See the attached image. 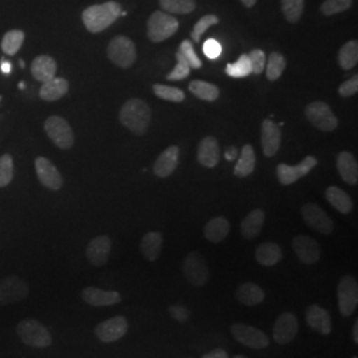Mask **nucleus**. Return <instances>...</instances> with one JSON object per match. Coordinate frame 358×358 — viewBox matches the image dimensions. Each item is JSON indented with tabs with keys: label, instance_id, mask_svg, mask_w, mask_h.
I'll use <instances>...</instances> for the list:
<instances>
[{
	"label": "nucleus",
	"instance_id": "nucleus-1",
	"mask_svg": "<svg viewBox=\"0 0 358 358\" xmlns=\"http://www.w3.org/2000/svg\"><path fill=\"white\" fill-rule=\"evenodd\" d=\"M121 6L117 1H106L103 4L90 6L81 15L83 23L92 34H100L112 26L121 16Z\"/></svg>",
	"mask_w": 358,
	"mask_h": 358
},
{
	"label": "nucleus",
	"instance_id": "nucleus-2",
	"mask_svg": "<svg viewBox=\"0 0 358 358\" xmlns=\"http://www.w3.org/2000/svg\"><path fill=\"white\" fill-rule=\"evenodd\" d=\"M152 121L149 105L140 99H130L120 110V122L137 136H143Z\"/></svg>",
	"mask_w": 358,
	"mask_h": 358
},
{
	"label": "nucleus",
	"instance_id": "nucleus-3",
	"mask_svg": "<svg viewBox=\"0 0 358 358\" xmlns=\"http://www.w3.org/2000/svg\"><path fill=\"white\" fill-rule=\"evenodd\" d=\"M16 333L23 344L32 348H48L52 344L51 333L35 319L20 321L16 325Z\"/></svg>",
	"mask_w": 358,
	"mask_h": 358
},
{
	"label": "nucleus",
	"instance_id": "nucleus-4",
	"mask_svg": "<svg viewBox=\"0 0 358 358\" xmlns=\"http://www.w3.org/2000/svg\"><path fill=\"white\" fill-rule=\"evenodd\" d=\"M106 52L109 60L122 69L130 68L137 60L136 44L130 38L122 35L110 40Z\"/></svg>",
	"mask_w": 358,
	"mask_h": 358
},
{
	"label": "nucleus",
	"instance_id": "nucleus-5",
	"mask_svg": "<svg viewBox=\"0 0 358 358\" xmlns=\"http://www.w3.org/2000/svg\"><path fill=\"white\" fill-rule=\"evenodd\" d=\"M44 130L57 148L68 150L75 143V133L68 121L60 115H51L44 122Z\"/></svg>",
	"mask_w": 358,
	"mask_h": 358
},
{
	"label": "nucleus",
	"instance_id": "nucleus-6",
	"mask_svg": "<svg viewBox=\"0 0 358 358\" xmlns=\"http://www.w3.org/2000/svg\"><path fill=\"white\" fill-rule=\"evenodd\" d=\"M178 20L170 13L155 11L148 20V38L153 43H161L171 38L178 31Z\"/></svg>",
	"mask_w": 358,
	"mask_h": 358
},
{
	"label": "nucleus",
	"instance_id": "nucleus-7",
	"mask_svg": "<svg viewBox=\"0 0 358 358\" xmlns=\"http://www.w3.org/2000/svg\"><path fill=\"white\" fill-rule=\"evenodd\" d=\"M338 310L344 317H349L355 313L358 306V282L353 276L346 275L341 278L337 287Z\"/></svg>",
	"mask_w": 358,
	"mask_h": 358
},
{
	"label": "nucleus",
	"instance_id": "nucleus-8",
	"mask_svg": "<svg viewBox=\"0 0 358 358\" xmlns=\"http://www.w3.org/2000/svg\"><path fill=\"white\" fill-rule=\"evenodd\" d=\"M308 121L321 131H333L338 127V120L331 106L324 101L309 103L306 108Z\"/></svg>",
	"mask_w": 358,
	"mask_h": 358
},
{
	"label": "nucleus",
	"instance_id": "nucleus-9",
	"mask_svg": "<svg viewBox=\"0 0 358 358\" xmlns=\"http://www.w3.org/2000/svg\"><path fill=\"white\" fill-rule=\"evenodd\" d=\"M29 294V287L19 276H7L0 280V306H10L23 301Z\"/></svg>",
	"mask_w": 358,
	"mask_h": 358
},
{
	"label": "nucleus",
	"instance_id": "nucleus-10",
	"mask_svg": "<svg viewBox=\"0 0 358 358\" xmlns=\"http://www.w3.org/2000/svg\"><path fill=\"white\" fill-rule=\"evenodd\" d=\"M183 273L186 280L194 287H203L210 279V272L205 259L195 251L186 256L183 263Z\"/></svg>",
	"mask_w": 358,
	"mask_h": 358
},
{
	"label": "nucleus",
	"instance_id": "nucleus-11",
	"mask_svg": "<svg viewBox=\"0 0 358 358\" xmlns=\"http://www.w3.org/2000/svg\"><path fill=\"white\" fill-rule=\"evenodd\" d=\"M231 333L242 345L251 349H264L268 348V336L255 327L247 324H234L231 327Z\"/></svg>",
	"mask_w": 358,
	"mask_h": 358
},
{
	"label": "nucleus",
	"instance_id": "nucleus-12",
	"mask_svg": "<svg viewBox=\"0 0 358 358\" xmlns=\"http://www.w3.org/2000/svg\"><path fill=\"white\" fill-rule=\"evenodd\" d=\"M301 217L308 227L317 231L322 235H331L333 232V220L331 217L315 203H306L301 207Z\"/></svg>",
	"mask_w": 358,
	"mask_h": 358
},
{
	"label": "nucleus",
	"instance_id": "nucleus-13",
	"mask_svg": "<svg viewBox=\"0 0 358 358\" xmlns=\"http://www.w3.org/2000/svg\"><path fill=\"white\" fill-rule=\"evenodd\" d=\"M35 170L38 174V182L48 190L57 192L63 187V177L57 167L45 157H38L35 159Z\"/></svg>",
	"mask_w": 358,
	"mask_h": 358
},
{
	"label": "nucleus",
	"instance_id": "nucleus-14",
	"mask_svg": "<svg viewBox=\"0 0 358 358\" xmlns=\"http://www.w3.org/2000/svg\"><path fill=\"white\" fill-rule=\"evenodd\" d=\"M129 322L124 316H115L103 321L96 327V336L103 343H115L128 333Z\"/></svg>",
	"mask_w": 358,
	"mask_h": 358
},
{
	"label": "nucleus",
	"instance_id": "nucleus-15",
	"mask_svg": "<svg viewBox=\"0 0 358 358\" xmlns=\"http://www.w3.org/2000/svg\"><path fill=\"white\" fill-rule=\"evenodd\" d=\"M317 166V159L312 155H308L304 158L303 162H300L296 166H289L285 164H280L278 166V178L279 182L284 186H289L294 183L296 180H299L303 177H306L307 174L310 173L312 169Z\"/></svg>",
	"mask_w": 358,
	"mask_h": 358
},
{
	"label": "nucleus",
	"instance_id": "nucleus-16",
	"mask_svg": "<svg viewBox=\"0 0 358 358\" xmlns=\"http://www.w3.org/2000/svg\"><path fill=\"white\" fill-rule=\"evenodd\" d=\"M299 332V321L294 313L285 312L282 313L278 320L275 321L273 325V340L280 344V345H287L292 343L294 337Z\"/></svg>",
	"mask_w": 358,
	"mask_h": 358
},
{
	"label": "nucleus",
	"instance_id": "nucleus-17",
	"mask_svg": "<svg viewBox=\"0 0 358 358\" xmlns=\"http://www.w3.org/2000/svg\"><path fill=\"white\" fill-rule=\"evenodd\" d=\"M112 251V241L109 236L101 235L90 241L87 247V259L92 266L94 267H103L108 260Z\"/></svg>",
	"mask_w": 358,
	"mask_h": 358
},
{
	"label": "nucleus",
	"instance_id": "nucleus-18",
	"mask_svg": "<svg viewBox=\"0 0 358 358\" xmlns=\"http://www.w3.org/2000/svg\"><path fill=\"white\" fill-rule=\"evenodd\" d=\"M297 259L304 264H315L320 260L321 250L319 243L310 236H296L292 241Z\"/></svg>",
	"mask_w": 358,
	"mask_h": 358
},
{
	"label": "nucleus",
	"instance_id": "nucleus-19",
	"mask_svg": "<svg viewBox=\"0 0 358 358\" xmlns=\"http://www.w3.org/2000/svg\"><path fill=\"white\" fill-rule=\"evenodd\" d=\"M307 324L315 332L328 336L332 332V319L327 309L321 308L317 304H312L306 310Z\"/></svg>",
	"mask_w": 358,
	"mask_h": 358
},
{
	"label": "nucleus",
	"instance_id": "nucleus-20",
	"mask_svg": "<svg viewBox=\"0 0 358 358\" xmlns=\"http://www.w3.org/2000/svg\"><path fill=\"white\" fill-rule=\"evenodd\" d=\"M280 128L272 120H264L262 124V148L264 155L271 158L278 153L280 148Z\"/></svg>",
	"mask_w": 358,
	"mask_h": 358
},
{
	"label": "nucleus",
	"instance_id": "nucleus-21",
	"mask_svg": "<svg viewBox=\"0 0 358 358\" xmlns=\"http://www.w3.org/2000/svg\"><path fill=\"white\" fill-rule=\"evenodd\" d=\"M81 297L88 306L93 307H110L121 303L122 300L121 294L115 291H103L94 287H87L83 289Z\"/></svg>",
	"mask_w": 358,
	"mask_h": 358
},
{
	"label": "nucleus",
	"instance_id": "nucleus-22",
	"mask_svg": "<svg viewBox=\"0 0 358 358\" xmlns=\"http://www.w3.org/2000/svg\"><path fill=\"white\" fill-rule=\"evenodd\" d=\"M179 148L178 146H170L165 152L159 154L157 161L154 162V174L159 178H167L171 176L178 166Z\"/></svg>",
	"mask_w": 358,
	"mask_h": 358
},
{
	"label": "nucleus",
	"instance_id": "nucleus-23",
	"mask_svg": "<svg viewBox=\"0 0 358 358\" xmlns=\"http://www.w3.org/2000/svg\"><path fill=\"white\" fill-rule=\"evenodd\" d=\"M69 84L63 77H53L51 80L43 83L41 88L38 90V97L43 101L53 103L63 99L68 93Z\"/></svg>",
	"mask_w": 358,
	"mask_h": 358
},
{
	"label": "nucleus",
	"instance_id": "nucleus-24",
	"mask_svg": "<svg viewBox=\"0 0 358 358\" xmlns=\"http://www.w3.org/2000/svg\"><path fill=\"white\" fill-rule=\"evenodd\" d=\"M56 71L57 64L55 59L48 55H40L34 59L31 64V75L41 84L56 77Z\"/></svg>",
	"mask_w": 358,
	"mask_h": 358
},
{
	"label": "nucleus",
	"instance_id": "nucleus-25",
	"mask_svg": "<svg viewBox=\"0 0 358 358\" xmlns=\"http://www.w3.org/2000/svg\"><path fill=\"white\" fill-rule=\"evenodd\" d=\"M220 159L219 143L214 137H206L198 146V162L205 167H215Z\"/></svg>",
	"mask_w": 358,
	"mask_h": 358
},
{
	"label": "nucleus",
	"instance_id": "nucleus-26",
	"mask_svg": "<svg viewBox=\"0 0 358 358\" xmlns=\"http://www.w3.org/2000/svg\"><path fill=\"white\" fill-rule=\"evenodd\" d=\"M266 294L255 282H243L236 289V300L247 307L259 306L264 301Z\"/></svg>",
	"mask_w": 358,
	"mask_h": 358
},
{
	"label": "nucleus",
	"instance_id": "nucleus-27",
	"mask_svg": "<svg viewBox=\"0 0 358 358\" xmlns=\"http://www.w3.org/2000/svg\"><path fill=\"white\" fill-rule=\"evenodd\" d=\"M337 169L341 178L349 185H357L358 165L355 155L348 152H343L337 157Z\"/></svg>",
	"mask_w": 358,
	"mask_h": 358
},
{
	"label": "nucleus",
	"instance_id": "nucleus-28",
	"mask_svg": "<svg viewBox=\"0 0 358 358\" xmlns=\"http://www.w3.org/2000/svg\"><path fill=\"white\" fill-rule=\"evenodd\" d=\"M206 239L211 243L223 242L230 232V222L224 217H215L210 219L205 226Z\"/></svg>",
	"mask_w": 358,
	"mask_h": 358
},
{
	"label": "nucleus",
	"instance_id": "nucleus-29",
	"mask_svg": "<svg viewBox=\"0 0 358 358\" xmlns=\"http://www.w3.org/2000/svg\"><path fill=\"white\" fill-rule=\"evenodd\" d=\"M255 257L259 264L264 267H273L282 260V248L279 247V244L272 242L259 244L256 248Z\"/></svg>",
	"mask_w": 358,
	"mask_h": 358
},
{
	"label": "nucleus",
	"instance_id": "nucleus-30",
	"mask_svg": "<svg viewBox=\"0 0 358 358\" xmlns=\"http://www.w3.org/2000/svg\"><path fill=\"white\" fill-rule=\"evenodd\" d=\"M264 220H266V214L260 208H256L244 217L242 224H241V232H242L244 239L256 238L263 229Z\"/></svg>",
	"mask_w": 358,
	"mask_h": 358
},
{
	"label": "nucleus",
	"instance_id": "nucleus-31",
	"mask_svg": "<svg viewBox=\"0 0 358 358\" xmlns=\"http://www.w3.org/2000/svg\"><path fill=\"white\" fill-rule=\"evenodd\" d=\"M256 155L255 150L251 145H244L241 157L234 167V173L239 178H245L255 170Z\"/></svg>",
	"mask_w": 358,
	"mask_h": 358
},
{
	"label": "nucleus",
	"instance_id": "nucleus-32",
	"mask_svg": "<svg viewBox=\"0 0 358 358\" xmlns=\"http://www.w3.org/2000/svg\"><path fill=\"white\" fill-rule=\"evenodd\" d=\"M325 198L329 202V205L333 206L341 214H349L353 208V202L350 196L344 190L336 186H329L325 190Z\"/></svg>",
	"mask_w": 358,
	"mask_h": 358
},
{
	"label": "nucleus",
	"instance_id": "nucleus-33",
	"mask_svg": "<svg viewBox=\"0 0 358 358\" xmlns=\"http://www.w3.org/2000/svg\"><path fill=\"white\" fill-rule=\"evenodd\" d=\"M162 242H164V238L157 231H150L143 235L141 241V252L149 262H154L158 259V256L161 254Z\"/></svg>",
	"mask_w": 358,
	"mask_h": 358
},
{
	"label": "nucleus",
	"instance_id": "nucleus-34",
	"mask_svg": "<svg viewBox=\"0 0 358 358\" xmlns=\"http://www.w3.org/2000/svg\"><path fill=\"white\" fill-rule=\"evenodd\" d=\"M24 38H26V34L23 31L11 29L1 38L0 48L4 55L15 56L17 52L20 51V48L24 43Z\"/></svg>",
	"mask_w": 358,
	"mask_h": 358
},
{
	"label": "nucleus",
	"instance_id": "nucleus-35",
	"mask_svg": "<svg viewBox=\"0 0 358 358\" xmlns=\"http://www.w3.org/2000/svg\"><path fill=\"white\" fill-rule=\"evenodd\" d=\"M189 90L192 92L195 97H198L199 100L203 101H215L219 97V88L214 84L206 83L202 80H194L189 85Z\"/></svg>",
	"mask_w": 358,
	"mask_h": 358
},
{
	"label": "nucleus",
	"instance_id": "nucleus-36",
	"mask_svg": "<svg viewBox=\"0 0 358 358\" xmlns=\"http://www.w3.org/2000/svg\"><path fill=\"white\" fill-rule=\"evenodd\" d=\"M358 63V43L356 40L345 43L338 52V64L343 69H352Z\"/></svg>",
	"mask_w": 358,
	"mask_h": 358
},
{
	"label": "nucleus",
	"instance_id": "nucleus-37",
	"mask_svg": "<svg viewBox=\"0 0 358 358\" xmlns=\"http://www.w3.org/2000/svg\"><path fill=\"white\" fill-rule=\"evenodd\" d=\"M287 66V60L279 52H272L268 56V64L266 66V72H267V78L271 81L279 80V77L282 76L284 69Z\"/></svg>",
	"mask_w": 358,
	"mask_h": 358
},
{
	"label": "nucleus",
	"instance_id": "nucleus-38",
	"mask_svg": "<svg viewBox=\"0 0 358 358\" xmlns=\"http://www.w3.org/2000/svg\"><path fill=\"white\" fill-rule=\"evenodd\" d=\"M159 6L167 13L187 15L195 10L194 0H159Z\"/></svg>",
	"mask_w": 358,
	"mask_h": 358
},
{
	"label": "nucleus",
	"instance_id": "nucleus-39",
	"mask_svg": "<svg viewBox=\"0 0 358 358\" xmlns=\"http://www.w3.org/2000/svg\"><path fill=\"white\" fill-rule=\"evenodd\" d=\"M153 92L155 93V96H158L162 100L170 101V103H182L185 100V92L179 88H174V87L155 84L153 85Z\"/></svg>",
	"mask_w": 358,
	"mask_h": 358
},
{
	"label": "nucleus",
	"instance_id": "nucleus-40",
	"mask_svg": "<svg viewBox=\"0 0 358 358\" xmlns=\"http://www.w3.org/2000/svg\"><path fill=\"white\" fill-rule=\"evenodd\" d=\"M282 10L289 23H296L304 11V0H282Z\"/></svg>",
	"mask_w": 358,
	"mask_h": 358
},
{
	"label": "nucleus",
	"instance_id": "nucleus-41",
	"mask_svg": "<svg viewBox=\"0 0 358 358\" xmlns=\"http://www.w3.org/2000/svg\"><path fill=\"white\" fill-rule=\"evenodd\" d=\"M226 73L234 78H243L251 75L252 69H251L248 55H242L236 63L226 65Z\"/></svg>",
	"mask_w": 358,
	"mask_h": 358
},
{
	"label": "nucleus",
	"instance_id": "nucleus-42",
	"mask_svg": "<svg viewBox=\"0 0 358 358\" xmlns=\"http://www.w3.org/2000/svg\"><path fill=\"white\" fill-rule=\"evenodd\" d=\"M177 53L189 64L192 69L202 68V62H201V59L198 57V55L194 51V45H192L190 40H183L180 43V45H179Z\"/></svg>",
	"mask_w": 358,
	"mask_h": 358
},
{
	"label": "nucleus",
	"instance_id": "nucleus-43",
	"mask_svg": "<svg viewBox=\"0 0 358 358\" xmlns=\"http://www.w3.org/2000/svg\"><path fill=\"white\" fill-rule=\"evenodd\" d=\"M13 179V159L11 154L0 157V189L7 187Z\"/></svg>",
	"mask_w": 358,
	"mask_h": 358
},
{
	"label": "nucleus",
	"instance_id": "nucleus-44",
	"mask_svg": "<svg viewBox=\"0 0 358 358\" xmlns=\"http://www.w3.org/2000/svg\"><path fill=\"white\" fill-rule=\"evenodd\" d=\"M219 23V17L215 15H206L202 19H199L196 22V24L194 26L192 31V38L195 43H199L202 35L205 34L206 31L210 28V27L215 26Z\"/></svg>",
	"mask_w": 358,
	"mask_h": 358
},
{
	"label": "nucleus",
	"instance_id": "nucleus-45",
	"mask_svg": "<svg viewBox=\"0 0 358 358\" xmlns=\"http://www.w3.org/2000/svg\"><path fill=\"white\" fill-rule=\"evenodd\" d=\"M353 0H325L321 6V13L325 16H332L336 13H344L352 7Z\"/></svg>",
	"mask_w": 358,
	"mask_h": 358
},
{
	"label": "nucleus",
	"instance_id": "nucleus-46",
	"mask_svg": "<svg viewBox=\"0 0 358 358\" xmlns=\"http://www.w3.org/2000/svg\"><path fill=\"white\" fill-rule=\"evenodd\" d=\"M176 57H177V65H176V68L167 75L166 80H169V81H179V80H183V78L189 77L190 72H192V68L179 56L178 53L176 55Z\"/></svg>",
	"mask_w": 358,
	"mask_h": 358
},
{
	"label": "nucleus",
	"instance_id": "nucleus-47",
	"mask_svg": "<svg viewBox=\"0 0 358 358\" xmlns=\"http://www.w3.org/2000/svg\"><path fill=\"white\" fill-rule=\"evenodd\" d=\"M248 59H250L252 73H255V75L263 73V71L266 69V63H267L266 53L262 50H254L248 53Z\"/></svg>",
	"mask_w": 358,
	"mask_h": 358
},
{
	"label": "nucleus",
	"instance_id": "nucleus-48",
	"mask_svg": "<svg viewBox=\"0 0 358 358\" xmlns=\"http://www.w3.org/2000/svg\"><path fill=\"white\" fill-rule=\"evenodd\" d=\"M203 53L210 60H217L222 55V45L215 38H208L203 44Z\"/></svg>",
	"mask_w": 358,
	"mask_h": 358
},
{
	"label": "nucleus",
	"instance_id": "nucleus-49",
	"mask_svg": "<svg viewBox=\"0 0 358 358\" xmlns=\"http://www.w3.org/2000/svg\"><path fill=\"white\" fill-rule=\"evenodd\" d=\"M358 92V76L355 75L352 78L346 80L338 88V93L341 97H350Z\"/></svg>",
	"mask_w": 358,
	"mask_h": 358
},
{
	"label": "nucleus",
	"instance_id": "nucleus-50",
	"mask_svg": "<svg viewBox=\"0 0 358 358\" xmlns=\"http://www.w3.org/2000/svg\"><path fill=\"white\" fill-rule=\"evenodd\" d=\"M169 313L174 320L179 321V322H186L190 319V312L189 309H186L182 306H170L169 307Z\"/></svg>",
	"mask_w": 358,
	"mask_h": 358
},
{
	"label": "nucleus",
	"instance_id": "nucleus-51",
	"mask_svg": "<svg viewBox=\"0 0 358 358\" xmlns=\"http://www.w3.org/2000/svg\"><path fill=\"white\" fill-rule=\"evenodd\" d=\"M202 358H229V355H227V352L223 350V349H215V350H213V352L205 355Z\"/></svg>",
	"mask_w": 358,
	"mask_h": 358
},
{
	"label": "nucleus",
	"instance_id": "nucleus-52",
	"mask_svg": "<svg viewBox=\"0 0 358 358\" xmlns=\"http://www.w3.org/2000/svg\"><path fill=\"white\" fill-rule=\"evenodd\" d=\"M0 71H1V73L3 75H10L11 72H13V63L11 62H8V60H6V59H3L1 62H0Z\"/></svg>",
	"mask_w": 358,
	"mask_h": 358
},
{
	"label": "nucleus",
	"instance_id": "nucleus-53",
	"mask_svg": "<svg viewBox=\"0 0 358 358\" xmlns=\"http://www.w3.org/2000/svg\"><path fill=\"white\" fill-rule=\"evenodd\" d=\"M224 157H226L227 161H235L236 157H238V149H236L235 146H230V148L226 150Z\"/></svg>",
	"mask_w": 358,
	"mask_h": 358
},
{
	"label": "nucleus",
	"instance_id": "nucleus-54",
	"mask_svg": "<svg viewBox=\"0 0 358 358\" xmlns=\"http://www.w3.org/2000/svg\"><path fill=\"white\" fill-rule=\"evenodd\" d=\"M352 334H353V340H355V343L358 344V321L356 320L355 322V325H353V331H352Z\"/></svg>",
	"mask_w": 358,
	"mask_h": 358
},
{
	"label": "nucleus",
	"instance_id": "nucleus-55",
	"mask_svg": "<svg viewBox=\"0 0 358 358\" xmlns=\"http://www.w3.org/2000/svg\"><path fill=\"white\" fill-rule=\"evenodd\" d=\"M241 1L243 3L244 6H245L247 8H251V7H254V6H255L257 0H241Z\"/></svg>",
	"mask_w": 358,
	"mask_h": 358
},
{
	"label": "nucleus",
	"instance_id": "nucleus-56",
	"mask_svg": "<svg viewBox=\"0 0 358 358\" xmlns=\"http://www.w3.org/2000/svg\"><path fill=\"white\" fill-rule=\"evenodd\" d=\"M232 358H247L245 356H242V355H238V356H234Z\"/></svg>",
	"mask_w": 358,
	"mask_h": 358
},
{
	"label": "nucleus",
	"instance_id": "nucleus-57",
	"mask_svg": "<svg viewBox=\"0 0 358 358\" xmlns=\"http://www.w3.org/2000/svg\"><path fill=\"white\" fill-rule=\"evenodd\" d=\"M0 101H1V96H0Z\"/></svg>",
	"mask_w": 358,
	"mask_h": 358
}]
</instances>
